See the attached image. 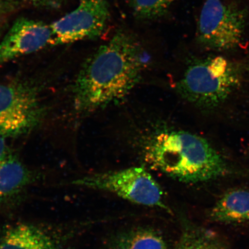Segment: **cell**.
Masks as SVG:
<instances>
[{
    "instance_id": "obj_1",
    "label": "cell",
    "mask_w": 249,
    "mask_h": 249,
    "mask_svg": "<svg viewBox=\"0 0 249 249\" xmlns=\"http://www.w3.org/2000/svg\"><path fill=\"white\" fill-rule=\"evenodd\" d=\"M141 55L131 34L118 31L81 68L72 89L74 110L88 113L123 101L141 77Z\"/></svg>"
},
{
    "instance_id": "obj_2",
    "label": "cell",
    "mask_w": 249,
    "mask_h": 249,
    "mask_svg": "<svg viewBox=\"0 0 249 249\" xmlns=\"http://www.w3.org/2000/svg\"><path fill=\"white\" fill-rule=\"evenodd\" d=\"M144 157L151 169L185 183L208 181L231 174L207 140L181 130H166L149 140Z\"/></svg>"
},
{
    "instance_id": "obj_3",
    "label": "cell",
    "mask_w": 249,
    "mask_h": 249,
    "mask_svg": "<svg viewBox=\"0 0 249 249\" xmlns=\"http://www.w3.org/2000/svg\"><path fill=\"white\" fill-rule=\"evenodd\" d=\"M240 70L225 58L196 61L177 83L182 98L204 110H213L228 100L240 86Z\"/></svg>"
},
{
    "instance_id": "obj_4",
    "label": "cell",
    "mask_w": 249,
    "mask_h": 249,
    "mask_svg": "<svg viewBox=\"0 0 249 249\" xmlns=\"http://www.w3.org/2000/svg\"><path fill=\"white\" fill-rule=\"evenodd\" d=\"M71 184L113 193L133 203L170 211L160 186L143 167L96 173L74 179Z\"/></svg>"
},
{
    "instance_id": "obj_5",
    "label": "cell",
    "mask_w": 249,
    "mask_h": 249,
    "mask_svg": "<svg viewBox=\"0 0 249 249\" xmlns=\"http://www.w3.org/2000/svg\"><path fill=\"white\" fill-rule=\"evenodd\" d=\"M44 115L36 87L22 83L0 84V136L27 135L41 123Z\"/></svg>"
},
{
    "instance_id": "obj_6",
    "label": "cell",
    "mask_w": 249,
    "mask_h": 249,
    "mask_svg": "<svg viewBox=\"0 0 249 249\" xmlns=\"http://www.w3.org/2000/svg\"><path fill=\"white\" fill-rule=\"evenodd\" d=\"M246 14L237 6L223 0H207L198 22L199 43L210 49L227 51L241 45Z\"/></svg>"
},
{
    "instance_id": "obj_7",
    "label": "cell",
    "mask_w": 249,
    "mask_h": 249,
    "mask_svg": "<svg viewBox=\"0 0 249 249\" xmlns=\"http://www.w3.org/2000/svg\"><path fill=\"white\" fill-rule=\"evenodd\" d=\"M110 16L107 0H80L73 11L51 25L52 46L98 38L107 28Z\"/></svg>"
},
{
    "instance_id": "obj_8",
    "label": "cell",
    "mask_w": 249,
    "mask_h": 249,
    "mask_svg": "<svg viewBox=\"0 0 249 249\" xmlns=\"http://www.w3.org/2000/svg\"><path fill=\"white\" fill-rule=\"evenodd\" d=\"M79 228H61L29 222L0 229V249H68Z\"/></svg>"
},
{
    "instance_id": "obj_9",
    "label": "cell",
    "mask_w": 249,
    "mask_h": 249,
    "mask_svg": "<svg viewBox=\"0 0 249 249\" xmlns=\"http://www.w3.org/2000/svg\"><path fill=\"white\" fill-rule=\"evenodd\" d=\"M52 39L51 25L28 18H18L0 42V64L52 46Z\"/></svg>"
},
{
    "instance_id": "obj_10",
    "label": "cell",
    "mask_w": 249,
    "mask_h": 249,
    "mask_svg": "<svg viewBox=\"0 0 249 249\" xmlns=\"http://www.w3.org/2000/svg\"><path fill=\"white\" fill-rule=\"evenodd\" d=\"M33 180L32 172L12 155L0 164V205L17 200Z\"/></svg>"
},
{
    "instance_id": "obj_11",
    "label": "cell",
    "mask_w": 249,
    "mask_h": 249,
    "mask_svg": "<svg viewBox=\"0 0 249 249\" xmlns=\"http://www.w3.org/2000/svg\"><path fill=\"white\" fill-rule=\"evenodd\" d=\"M212 220L223 224L242 223L249 221V191L230 190L222 196L210 211Z\"/></svg>"
},
{
    "instance_id": "obj_12",
    "label": "cell",
    "mask_w": 249,
    "mask_h": 249,
    "mask_svg": "<svg viewBox=\"0 0 249 249\" xmlns=\"http://www.w3.org/2000/svg\"><path fill=\"white\" fill-rule=\"evenodd\" d=\"M108 249H167V245L160 233L138 227L118 233L111 239Z\"/></svg>"
},
{
    "instance_id": "obj_13",
    "label": "cell",
    "mask_w": 249,
    "mask_h": 249,
    "mask_svg": "<svg viewBox=\"0 0 249 249\" xmlns=\"http://www.w3.org/2000/svg\"><path fill=\"white\" fill-rule=\"evenodd\" d=\"M176 249H230L215 233L185 222Z\"/></svg>"
},
{
    "instance_id": "obj_14",
    "label": "cell",
    "mask_w": 249,
    "mask_h": 249,
    "mask_svg": "<svg viewBox=\"0 0 249 249\" xmlns=\"http://www.w3.org/2000/svg\"><path fill=\"white\" fill-rule=\"evenodd\" d=\"M175 0H131L134 15L142 20H152L162 17Z\"/></svg>"
},
{
    "instance_id": "obj_15",
    "label": "cell",
    "mask_w": 249,
    "mask_h": 249,
    "mask_svg": "<svg viewBox=\"0 0 249 249\" xmlns=\"http://www.w3.org/2000/svg\"><path fill=\"white\" fill-rule=\"evenodd\" d=\"M12 155L10 149L5 142V138L0 136V164L11 157Z\"/></svg>"
},
{
    "instance_id": "obj_16",
    "label": "cell",
    "mask_w": 249,
    "mask_h": 249,
    "mask_svg": "<svg viewBox=\"0 0 249 249\" xmlns=\"http://www.w3.org/2000/svg\"><path fill=\"white\" fill-rule=\"evenodd\" d=\"M14 0H0V23H1L6 10L9 9L11 3Z\"/></svg>"
},
{
    "instance_id": "obj_17",
    "label": "cell",
    "mask_w": 249,
    "mask_h": 249,
    "mask_svg": "<svg viewBox=\"0 0 249 249\" xmlns=\"http://www.w3.org/2000/svg\"><path fill=\"white\" fill-rule=\"evenodd\" d=\"M34 4L40 5H52L57 4L60 0H30Z\"/></svg>"
}]
</instances>
